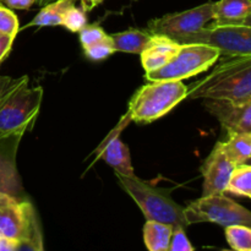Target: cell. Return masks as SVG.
I'll use <instances>...</instances> for the list:
<instances>
[{
    "label": "cell",
    "instance_id": "4316f807",
    "mask_svg": "<svg viewBox=\"0 0 251 251\" xmlns=\"http://www.w3.org/2000/svg\"><path fill=\"white\" fill-rule=\"evenodd\" d=\"M193 245L185 234V228H174L168 251H193Z\"/></svg>",
    "mask_w": 251,
    "mask_h": 251
},
{
    "label": "cell",
    "instance_id": "cb8c5ba5",
    "mask_svg": "<svg viewBox=\"0 0 251 251\" xmlns=\"http://www.w3.org/2000/svg\"><path fill=\"white\" fill-rule=\"evenodd\" d=\"M20 29L19 19L16 15L2 5H0V33L16 37Z\"/></svg>",
    "mask_w": 251,
    "mask_h": 251
},
{
    "label": "cell",
    "instance_id": "4dcf8cb0",
    "mask_svg": "<svg viewBox=\"0 0 251 251\" xmlns=\"http://www.w3.org/2000/svg\"><path fill=\"white\" fill-rule=\"evenodd\" d=\"M80 1H81V6H82V10H85V11L87 12L95 9L96 6H98L103 0H80Z\"/></svg>",
    "mask_w": 251,
    "mask_h": 251
},
{
    "label": "cell",
    "instance_id": "30bf717a",
    "mask_svg": "<svg viewBox=\"0 0 251 251\" xmlns=\"http://www.w3.org/2000/svg\"><path fill=\"white\" fill-rule=\"evenodd\" d=\"M203 107L220 122L227 135L251 131V100L242 103L203 100Z\"/></svg>",
    "mask_w": 251,
    "mask_h": 251
},
{
    "label": "cell",
    "instance_id": "52a82bcc",
    "mask_svg": "<svg viewBox=\"0 0 251 251\" xmlns=\"http://www.w3.org/2000/svg\"><path fill=\"white\" fill-rule=\"evenodd\" d=\"M189 226L193 223H216L222 227L244 225L251 227V211L239 205L225 193L201 196L184 208Z\"/></svg>",
    "mask_w": 251,
    "mask_h": 251
},
{
    "label": "cell",
    "instance_id": "d4e9b609",
    "mask_svg": "<svg viewBox=\"0 0 251 251\" xmlns=\"http://www.w3.org/2000/svg\"><path fill=\"white\" fill-rule=\"evenodd\" d=\"M108 34L98 25H86L80 31V42L83 48L102 41Z\"/></svg>",
    "mask_w": 251,
    "mask_h": 251
},
{
    "label": "cell",
    "instance_id": "ba28073f",
    "mask_svg": "<svg viewBox=\"0 0 251 251\" xmlns=\"http://www.w3.org/2000/svg\"><path fill=\"white\" fill-rule=\"evenodd\" d=\"M179 43H202L215 47L221 56L251 55L250 25H215L205 26L181 37Z\"/></svg>",
    "mask_w": 251,
    "mask_h": 251
},
{
    "label": "cell",
    "instance_id": "9c48e42d",
    "mask_svg": "<svg viewBox=\"0 0 251 251\" xmlns=\"http://www.w3.org/2000/svg\"><path fill=\"white\" fill-rule=\"evenodd\" d=\"M213 20V2L199 5L185 11L174 12L153 19L149 22V29L152 34L163 36L178 41L181 37L194 33Z\"/></svg>",
    "mask_w": 251,
    "mask_h": 251
},
{
    "label": "cell",
    "instance_id": "277c9868",
    "mask_svg": "<svg viewBox=\"0 0 251 251\" xmlns=\"http://www.w3.org/2000/svg\"><path fill=\"white\" fill-rule=\"evenodd\" d=\"M42 100L43 88L41 86L28 87L26 82L12 91L0 103V141L19 144L22 135L33 126Z\"/></svg>",
    "mask_w": 251,
    "mask_h": 251
},
{
    "label": "cell",
    "instance_id": "603a6c76",
    "mask_svg": "<svg viewBox=\"0 0 251 251\" xmlns=\"http://www.w3.org/2000/svg\"><path fill=\"white\" fill-rule=\"evenodd\" d=\"M83 49H85L86 56L95 61L103 60V59L108 58V56H110L115 51L114 43H113V39L110 36H107L102 41L97 42V43L92 44V46L86 47Z\"/></svg>",
    "mask_w": 251,
    "mask_h": 251
},
{
    "label": "cell",
    "instance_id": "5bb4252c",
    "mask_svg": "<svg viewBox=\"0 0 251 251\" xmlns=\"http://www.w3.org/2000/svg\"><path fill=\"white\" fill-rule=\"evenodd\" d=\"M19 144L0 141V193L17 196L22 190L16 168V150Z\"/></svg>",
    "mask_w": 251,
    "mask_h": 251
},
{
    "label": "cell",
    "instance_id": "8fae6325",
    "mask_svg": "<svg viewBox=\"0 0 251 251\" xmlns=\"http://www.w3.org/2000/svg\"><path fill=\"white\" fill-rule=\"evenodd\" d=\"M234 168L235 164L223 150L222 142H217L201 168L203 178L202 196L226 193Z\"/></svg>",
    "mask_w": 251,
    "mask_h": 251
},
{
    "label": "cell",
    "instance_id": "7402d4cb",
    "mask_svg": "<svg viewBox=\"0 0 251 251\" xmlns=\"http://www.w3.org/2000/svg\"><path fill=\"white\" fill-rule=\"evenodd\" d=\"M86 25H87L86 11L82 10V7L78 9L75 5L66 10L63 16V22H61V26H64L71 32H80Z\"/></svg>",
    "mask_w": 251,
    "mask_h": 251
},
{
    "label": "cell",
    "instance_id": "44dd1931",
    "mask_svg": "<svg viewBox=\"0 0 251 251\" xmlns=\"http://www.w3.org/2000/svg\"><path fill=\"white\" fill-rule=\"evenodd\" d=\"M226 239L229 247L237 251H251V227L233 225L226 227Z\"/></svg>",
    "mask_w": 251,
    "mask_h": 251
},
{
    "label": "cell",
    "instance_id": "f546056e",
    "mask_svg": "<svg viewBox=\"0 0 251 251\" xmlns=\"http://www.w3.org/2000/svg\"><path fill=\"white\" fill-rule=\"evenodd\" d=\"M20 250V245L12 240L6 239L0 234V251H16Z\"/></svg>",
    "mask_w": 251,
    "mask_h": 251
},
{
    "label": "cell",
    "instance_id": "83f0119b",
    "mask_svg": "<svg viewBox=\"0 0 251 251\" xmlns=\"http://www.w3.org/2000/svg\"><path fill=\"white\" fill-rule=\"evenodd\" d=\"M14 36H9V34L0 33V63L5 59V56L9 54L10 49H11L12 43H14Z\"/></svg>",
    "mask_w": 251,
    "mask_h": 251
},
{
    "label": "cell",
    "instance_id": "f1b7e54d",
    "mask_svg": "<svg viewBox=\"0 0 251 251\" xmlns=\"http://www.w3.org/2000/svg\"><path fill=\"white\" fill-rule=\"evenodd\" d=\"M6 6L11 7V9L17 10H26L29 9L37 0H2Z\"/></svg>",
    "mask_w": 251,
    "mask_h": 251
},
{
    "label": "cell",
    "instance_id": "3957f363",
    "mask_svg": "<svg viewBox=\"0 0 251 251\" xmlns=\"http://www.w3.org/2000/svg\"><path fill=\"white\" fill-rule=\"evenodd\" d=\"M0 234L17 243L20 250L44 249L36 210L11 194L0 193Z\"/></svg>",
    "mask_w": 251,
    "mask_h": 251
},
{
    "label": "cell",
    "instance_id": "ffe728a7",
    "mask_svg": "<svg viewBox=\"0 0 251 251\" xmlns=\"http://www.w3.org/2000/svg\"><path fill=\"white\" fill-rule=\"evenodd\" d=\"M226 193L251 199V166L247 163L235 166Z\"/></svg>",
    "mask_w": 251,
    "mask_h": 251
},
{
    "label": "cell",
    "instance_id": "d6a6232c",
    "mask_svg": "<svg viewBox=\"0 0 251 251\" xmlns=\"http://www.w3.org/2000/svg\"><path fill=\"white\" fill-rule=\"evenodd\" d=\"M38 1V5H41V6H44V5L49 4V2L54 1V0H37Z\"/></svg>",
    "mask_w": 251,
    "mask_h": 251
},
{
    "label": "cell",
    "instance_id": "7a4b0ae2",
    "mask_svg": "<svg viewBox=\"0 0 251 251\" xmlns=\"http://www.w3.org/2000/svg\"><path fill=\"white\" fill-rule=\"evenodd\" d=\"M120 185L139 205L147 221L166 223L173 228H186L189 226L184 208L171 198V194L158 189L136 176H126L115 173Z\"/></svg>",
    "mask_w": 251,
    "mask_h": 251
},
{
    "label": "cell",
    "instance_id": "e0dca14e",
    "mask_svg": "<svg viewBox=\"0 0 251 251\" xmlns=\"http://www.w3.org/2000/svg\"><path fill=\"white\" fill-rule=\"evenodd\" d=\"M174 228L157 221H147L144 226V242L150 251H168Z\"/></svg>",
    "mask_w": 251,
    "mask_h": 251
},
{
    "label": "cell",
    "instance_id": "ac0fdd59",
    "mask_svg": "<svg viewBox=\"0 0 251 251\" xmlns=\"http://www.w3.org/2000/svg\"><path fill=\"white\" fill-rule=\"evenodd\" d=\"M221 142L225 152L235 166L247 163L251 159V131L233 132L227 135L226 141Z\"/></svg>",
    "mask_w": 251,
    "mask_h": 251
},
{
    "label": "cell",
    "instance_id": "4fadbf2b",
    "mask_svg": "<svg viewBox=\"0 0 251 251\" xmlns=\"http://www.w3.org/2000/svg\"><path fill=\"white\" fill-rule=\"evenodd\" d=\"M180 48V43L176 39L163 34H152L146 48L141 51V63L146 73L157 70L166 65Z\"/></svg>",
    "mask_w": 251,
    "mask_h": 251
},
{
    "label": "cell",
    "instance_id": "d6986e66",
    "mask_svg": "<svg viewBox=\"0 0 251 251\" xmlns=\"http://www.w3.org/2000/svg\"><path fill=\"white\" fill-rule=\"evenodd\" d=\"M74 5V0H54L44 5L37 16L26 27L31 26H61L63 16L66 10Z\"/></svg>",
    "mask_w": 251,
    "mask_h": 251
},
{
    "label": "cell",
    "instance_id": "484cf974",
    "mask_svg": "<svg viewBox=\"0 0 251 251\" xmlns=\"http://www.w3.org/2000/svg\"><path fill=\"white\" fill-rule=\"evenodd\" d=\"M28 82V76L24 75L21 77H10V76H0V103L24 83Z\"/></svg>",
    "mask_w": 251,
    "mask_h": 251
},
{
    "label": "cell",
    "instance_id": "9a60e30c",
    "mask_svg": "<svg viewBox=\"0 0 251 251\" xmlns=\"http://www.w3.org/2000/svg\"><path fill=\"white\" fill-rule=\"evenodd\" d=\"M251 12V0H218L213 2V24L240 25Z\"/></svg>",
    "mask_w": 251,
    "mask_h": 251
},
{
    "label": "cell",
    "instance_id": "6da1fadb",
    "mask_svg": "<svg viewBox=\"0 0 251 251\" xmlns=\"http://www.w3.org/2000/svg\"><path fill=\"white\" fill-rule=\"evenodd\" d=\"M191 100L242 103L251 100V55L222 56L208 75L193 83Z\"/></svg>",
    "mask_w": 251,
    "mask_h": 251
},
{
    "label": "cell",
    "instance_id": "7c38bea8",
    "mask_svg": "<svg viewBox=\"0 0 251 251\" xmlns=\"http://www.w3.org/2000/svg\"><path fill=\"white\" fill-rule=\"evenodd\" d=\"M130 120H131V118H130L129 113H126V115L123 118L122 122L108 135L107 139L102 142V145L96 151L100 158L104 159L110 167L114 168L115 173L126 176H135V173L131 164L129 147L120 140L119 134L126 126Z\"/></svg>",
    "mask_w": 251,
    "mask_h": 251
},
{
    "label": "cell",
    "instance_id": "2e32d148",
    "mask_svg": "<svg viewBox=\"0 0 251 251\" xmlns=\"http://www.w3.org/2000/svg\"><path fill=\"white\" fill-rule=\"evenodd\" d=\"M110 37L114 43L115 51L141 54V51L151 41L152 33L149 31H141V29H127V31L112 34Z\"/></svg>",
    "mask_w": 251,
    "mask_h": 251
},
{
    "label": "cell",
    "instance_id": "1f68e13d",
    "mask_svg": "<svg viewBox=\"0 0 251 251\" xmlns=\"http://www.w3.org/2000/svg\"><path fill=\"white\" fill-rule=\"evenodd\" d=\"M242 24H243V25H250V26H251V12H250L249 15H248L247 17H245L244 20H243Z\"/></svg>",
    "mask_w": 251,
    "mask_h": 251
},
{
    "label": "cell",
    "instance_id": "5b68a950",
    "mask_svg": "<svg viewBox=\"0 0 251 251\" xmlns=\"http://www.w3.org/2000/svg\"><path fill=\"white\" fill-rule=\"evenodd\" d=\"M188 91L180 80L151 81L135 92L127 113L131 120L149 124L168 114L188 97Z\"/></svg>",
    "mask_w": 251,
    "mask_h": 251
},
{
    "label": "cell",
    "instance_id": "8992f818",
    "mask_svg": "<svg viewBox=\"0 0 251 251\" xmlns=\"http://www.w3.org/2000/svg\"><path fill=\"white\" fill-rule=\"evenodd\" d=\"M221 53L215 47L202 43H181L173 58L157 70L146 73L149 81L180 80L205 73L215 65Z\"/></svg>",
    "mask_w": 251,
    "mask_h": 251
}]
</instances>
